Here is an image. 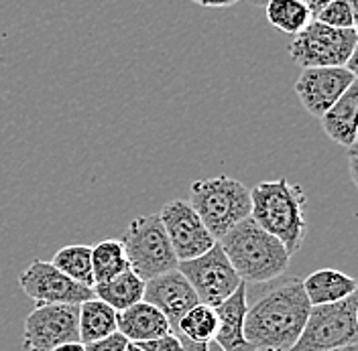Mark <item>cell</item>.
<instances>
[{"label": "cell", "instance_id": "7c38bea8", "mask_svg": "<svg viewBox=\"0 0 358 351\" xmlns=\"http://www.w3.org/2000/svg\"><path fill=\"white\" fill-rule=\"evenodd\" d=\"M357 77L346 67H306L301 69L295 94L308 114L320 118L348 89Z\"/></svg>", "mask_w": 358, "mask_h": 351}, {"label": "cell", "instance_id": "8fae6325", "mask_svg": "<svg viewBox=\"0 0 358 351\" xmlns=\"http://www.w3.org/2000/svg\"><path fill=\"white\" fill-rule=\"evenodd\" d=\"M159 218L179 262L198 258L216 244V238L208 232V227L203 225V221L189 201L183 199L167 201L161 207Z\"/></svg>", "mask_w": 358, "mask_h": 351}, {"label": "cell", "instance_id": "d4e9b609", "mask_svg": "<svg viewBox=\"0 0 358 351\" xmlns=\"http://www.w3.org/2000/svg\"><path fill=\"white\" fill-rule=\"evenodd\" d=\"M84 345H86V351H124L127 345H129V339L120 331H114V333L102 337V339L90 341V343H84Z\"/></svg>", "mask_w": 358, "mask_h": 351}, {"label": "cell", "instance_id": "e575fe53", "mask_svg": "<svg viewBox=\"0 0 358 351\" xmlns=\"http://www.w3.org/2000/svg\"><path fill=\"white\" fill-rule=\"evenodd\" d=\"M208 351H224V350L218 345V343H216V341H210V343H208Z\"/></svg>", "mask_w": 358, "mask_h": 351}, {"label": "cell", "instance_id": "ba28073f", "mask_svg": "<svg viewBox=\"0 0 358 351\" xmlns=\"http://www.w3.org/2000/svg\"><path fill=\"white\" fill-rule=\"evenodd\" d=\"M178 270L194 286L200 303L208 307L220 305L243 283L218 241L198 258L181 260Z\"/></svg>", "mask_w": 358, "mask_h": 351}, {"label": "cell", "instance_id": "44dd1931", "mask_svg": "<svg viewBox=\"0 0 358 351\" xmlns=\"http://www.w3.org/2000/svg\"><path fill=\"white\" fill-rule=\"evenodd\" d=\"M129 258L120 240H102L92 248V274L94 285L110 281L120 272L129 270Z\"/></svg>", "mask_w": 358, "mask_h": 351}, {"label": "cell", "instance_id": "d590c367", "mask_svg": "<svg viewBox=\"0 0 358 351\" xmlns=\"http://www.w3.org/2000/svg\"><path fill=\"white\" fill-rule=\"evenodd\" d=\"M332 351H358V343H355V345H346V348H338V350Z\"/></svg>", "mask_w": 358, "mask_h": 351}, {"label": "cell", "instance_id": "f546056e", "mask_svg": "<svg viewBox=\"0 0 358 351\" xmlns=\"http://www.w3.org/2000/svg\"><path fill=\"white\" fill-rule=\"evenodd\" d=\"M181 337V343H183V351H208V343H196V341H189L187 337L179 335Z\"/></svg>", "mask_w": 358, "mask_h": 351}, {"label": "cell", "instance_id": "836d02e7", "mask_svg": "<svg viewBox=\"0 0 358 351\" xmlns=\"http://www.w3.org/2000/svg\"><path fill=\"white\" fill-rule=\"evenodd\" d=\"M124 351H145L138 343H133V341H129V345H127V350Z\"/></svg>", "mask_w": 358, "mask_h": 351}, {"label": "cell", "instance_id": "5b68a950", "mask_svg": "<svg viewBox=\"0 0 358 351\" xmlns=\"http://www.w3.org/2000/svg\"><path fill=\"white\" fill-rule=\"evenodd\" d=\"M357 307L358 290L338 303L313 305L299 339L287 351H332L358 343Z\"/></svg>", "mask_w": 358, "mask_h": 351}, {"label": "cell", "instance_id": "2e32d148", "mask_svg": "<svg viewBox=\"0 0 358 351\" xmlns=\"http://www.w3.org/2000/svg\"><path fill=\"white\" fill-rule=\"evenodd\" d=\"M118 331L133 343L151 341L171 333L167 317L147 301H138L133 307L118 311Z\"/></svg>", "mask_w": 358, "mask_h": 351}, {"label": "cell", "instance_id": "e0dca14e", "mask_svg": "<svg viewBox=\"0 0 358 351\" xmlns=\"http://www.w3.org/2000/svg\"><path fill=\"white\" fill-rule=\"evenodd\" d=\"M301 283H303V290H306L312 307L313 305L338 303L358 290V283L352 276L334 270V268L315 270L310 276H306Z\"/></svg>", "mask_w": 358, "mask_h": 351}, {"label": "cell", "instance_id": "d6a6232c", "mask_svg": "<svg viewBox=\"0 0 358 351\" xmlns=\"http://www.w3.org/2000/svg\"><path fill=\"white\" fill-rule=\"evenodd\" d=\"M350 4V10H352V17H355V22L358 21V0H348Z\"/></svg>", "mask_w": 358, "mask_h": 351}, {"label": "cell", "instance_id": "9c48e42d", "mask_svg": "<svg viewBox=\"0 0 358 351\" xmlns=\"http://www.w3.org/2000/svg\"><path fill=\"white\" fill-rule=\"evenodd\" d=\"M69 341H80V305H35L27 315L24 351H51Z\"/></svg>", "mask_w": 358, "mask_h": 351}, {"label": "cell", "instance_id": "484cf974", "mask_svg": "<svg viewBox=\"0 0 358 351\" xmlns=\"http://www.w3.org/2000/svg\"><path fill=\"white\" fill-rule=\"evenodd\" d=\"M138 345L145 351H183L181 337L173 331L167 335H161L157 339H151V341H141Z\"/></svg>", "mask_w": 358, "mask_h": 351}, {"label": "cell", "instance_id": "277c9868", "mask_svg": "<svg viewBox=\"0 0 358 351\" xmlns=\"http://www.w3.org/2000/svg\"><path fill=\"white\" fill-rule=\"evenodd\" d=\"M189 203L216 241L236 223L250 218V189L228 175L194 181Z\"/></svg>", "mask_w": 358, "mask_h": 351}, {"label": "cell", "instance_id": "b9f144b4", "mask_svg": "<svg viewBox=\"0 0 358 351\" xmlns=\"http://www.w3.org/2000/svg\"><path fill=\"white\" fill-rule=\"evenodd\" d=\"M273 351H275V350H273Z\"/></svg>", "mask_w": 358, "mask_h": 351}, {"label": "cell", "instance_id": "4fadbf2b", "mask_svg": "<svg viewBox=\"0 0 358 351\" xmlns=\"http://www.w3.org/2000/svg\"><path fill=\"white\" fill-rule=\"evenodd\" d=\"M143 301L151 303L167 317L173 333H178L181 317L200 303L194 286L189 285V281L179 272L178 268L147 281Z\"/></svg>", "mask_w": 358, "mask_h": 351}, {"label": "cell", "instance_id": "f35d334b", "mask_svg": "<svg viewBox=\"0 0 358 351\" xmlns=\"http://www.w3.org/2000/svg\"><path fill=\"white\" fill-rule=\"evenodd\" d=\"M352 29H355V33H357V37H358V21L355 22V27H352Z\"/></svg>", "mask_w": 358, "mask_h": 351}, {"label": "cell", "instance_id": "5bb4252c", "mask_svg": "<svg viewBox=\"0 0 358 351\" xmlns=\"http://www.w3.org/2000/svg\"><path fill=\"white\" fill-rule=\"evenodd\" d=\"M246 297H248L246 283H241L226 301L214 307L218 317V329L214 335V341L224 351H259L245 337V317L248 308Z\"/></svg>", "mask_w": 358, "mask_h": 351}, {"label": "cell", "instance_id": "ab89813d", "mask_svg": "<svg viewBox=\"0 0 358 351\" xmlns=\"http://www.w3.org/2000/svg\"><path fill=\"white\" fill-rule=\"evenodd\" d=\"M357 323H358V307H357Z\"/></svg>", "mask_w": 358, "mask_h": 351}, {"label": "cell", "instance_id": "6da1fadb", "mask_svg": "<svg viewBox=\"0 0 358 351\" xmlns=\"http://www.w3.org/2000/svg\"><path fill=\"white\" fill-rule=\"evenodd\" d=\"M312 303L299 278H289L246 308L245 337L259 351H287L299 339Z\"/></svg>", "mask_w": 358, "mask_h": 351}, {"label": "cell", "instance_id": "7a4b0ae2", "mask_svg": "<svg viewBox=\"0 0 358 351\" xmlns=\"http://www.w3.org/2000/svg\"><path fill=\"white\" fill-rule=\"evenodd\" d=\"M243 283L263 285L287 272L291 254L252 218L236 223L218 240Z\"/></svg>", "mask_w": 358, "mask_h": 351}, {"label": "cell", "instance_id": "52a82bcc", "mask_svg": "<svg viewBox=\"0 0 358 351\" xmlns=\"http://www.w3.org/2000/svg\"><path fill=\"white\" fill-rule=\"evenodd\" d=\"M355 29H336L312 19L289 45L291 59L301 67H342L346 66L355 45Z\"/></svg>", "mask_w": 358, "mask_h": 351}, {"label": "cell", "instance_id": "74e56055", "mask_svg": "<svg viewBox=\"0 0 358 351\" xmlns=\"http://www.w3.org/2000/svg\"><path fill=\"white\" fill-rule=\"evenodd\" d=\"M346 151H348V154H358V142H355L352 147H348Z\"/></svg>", "mask_w": 358, "mask_h": 351}, {"label": "cell", "instance_id": "f1b7e54d", "mask_svg": "<svg viewBox=\"0 0 358 351\" xmlns=\"http://www.w3.org/2000/svg\"><path fill=\"white\" fill-rule=\"evenodd\" d=\"M348 171L355 187L358 189V154H348Z\"/></svg>", "mask_w": 358, "mask_h": 351}, {"label": "cell", "instance_id": "4dcf8cb0", "mask_svg": "<svg viewBox=\"0 0 358 351\" xmlns=\"http://www.w3.org/2000/svg\"><path fill=\"white\" fill-rule=\"evenodd\" d=\"M51 351H86V345L82 341H69V343H62Z\"/></svg>", "mask_w": 358, "mask_h": 351}, {"label": "cell", "instance_id": "8d00e7d4", "mask_svg": "<svg viewBox=\"0 0 358 351\" xmlns=\"http://www.w3.org/2000/svg\"><path fill=\"white\" fill-rule=\"evenodd\" d=\"M250 4H255V6H265L268 0H248Z\"/></svg>", "mask_w": 358, "mask_h": 351}, {"label": "cell", "instance_id": "9a60e30c", "mask_svg": "<svg viewBox=\"0 0 358 351\" xmlns=\"http://www.w3.org/2000/svg\"><path fill=\"white\" fill-rule=\"evenodd\" d=\"M324 132L340 147H352L358 138V80L320 116Z\"/></svg>", "mask_w": 358, "mask_h": 351}, {"label": "cell", "instance_id": "3957f363", "mask_svg": "<svg viewBox=\"0 0 358 351\" xmlns=\"http://www.w3.org/2000/svg\"><path fill=\"white\" fill-rule=\"evenodd\" d=\"M250 218L281 241L293 256L299 252L308 234L306 193L287 179L263 181L250 189Z\"/></svg>", "mask_w": 358, "mask_h": 351}, {"label": "cell", "instance_id": "ffe728a7", "mask_svg": "<svg viewBox=\"0 0 358 351\" xmlns=\"http://www.w3.org/2000/svg\"><path fill=\"white\" fill-rule=\"evenodd\" d=\"M267 21L281 33L295 37L313 19L303 0H268L265 4Z\"/></svg>", "mask_w": 358, "mask_h": 351}, {"label": "cell", "instance_id": "83f0119b", "mask_svg": "<svg viewBox=\"0 0 358 351\" xmlns=\"http://www.w3.org/2000/svg\"><path fill=\"white\" fill-rule=\"evenodd\" d=\"M344 67L358 80V43L355 45V49H352V53H350V57H348V61H346Z\"/></svg>", "mask_w": 358, "mask_h": 351}, {"label": "cell", "instance_id": "8992f818", "mask_svg": "<svg viewBox=\"0 0 358 351\" xmlns=\"http://www.w3.org/2000/svg\"><path fill=\"white\" fill-rule=\"evenodd\" d=\"M120 241L124 246L131 270L145 283L178 268L179 260L161 223L159 211L134 218L124 230Z\"/></svg>", "mask_w": 358, "mask_h": 351}, {"label": "cell", "instance_id": "60d3db41", "mask_svg": "<svg viewBox=\"0 0 358 351\" xmlns=\"http://www.w3.org/2000/svg\"><path fill=\"white\" fill-rule=\"evenodd\" d=\"M357 142H358V138H357Z\"/></svg>", "mask_w": 358, "mask_h": 351}, {"label": "cell", "instance_id": "30bf717a", "mask_svg": "<svg viewBox=\"0 0 358 351\" xmlns=\"http://www.w3.org/2000/svg\"><path fill=\"white\" fill-rule=\"evenodd\" d=\"M22 292L35 305H82L94 297L92 286H84L66 276L51 262L33 260L19 276Z\"/></svg>", "mask_w": 358, "mask_h": 351}, {"label": "cell", "instance_id": "4316f807", "mask_svg": "<svg viewBox=\"0 0 358 351\" xmlns=\"http://www.w3.org/2000/svg\"><path fill=\"white\" fill-rule=\"evenodd\" d=\"M194 4H200L206 8H228V6H234L238 4L241 0H192Z\"/></svg>", "mask_w": 358, "mask_h": 351}, {"label": "cell", "instance_id": "1f68e13d", "mask_svg": "<svg viewBox=\"0 0 358 351\" xmlns=\"http://www.w3.org/2000/svg\"><path fill=\"white\" fill-rule=\"evenodd\" d=\"M303 2L308 4V8L312 10V15L315 17V15H317V13H320L328 2H332V0H303Z\"/></svg>", "mask_w": 358, "mask_h": 351}, {"label": "cell", "instance_id": "d6986e66", "mask_svg": "<svg viewBox=\"0 0 358 351\" xmlns=\"http://www.w3.org/2000/svg\"><path fill=\"white\" fill-rule=\"evenodd\" d=\"M118 331V311L92 297L80 305V341L90 343Z\"/></svg>", "mask_w": 358, "mask_h": 351}, {"label": "cell", "instance_id": "7402d4cb", "mask_svg": "<svg viewBox=\"0 0 358 351\" xmlns=\"http://www.w3.org/2000/svg\"><path fill=\"white\" fill-rule=\"evenodd\" d=\"M51 264L62 270L71 281L84 286H94L92 274V248L86 244H69L57 250L51 258Z\"/></svg>", "mask_w": 358, "mask_h": 351}, {"label": "cell", "instance_id": "ac0fdd59", "mask_svg": "<svg viewBox=\"0 0 358 351\" xmlns=\"http://www.w3.org/2000/svg\"><path fill=\"white\" fill-rule=\"evenodd\" d=\"M94 297L108 303L114 311H124L133 307L134 303L143 301L145 297V281L134 272V270H124L118 276L104 283H96L92 286Z\"/></svg>", "mask_w": 358, "mask_h": 351}, {"label": "cell", "instance_id": "603a6c76", "mask_svg": "<svg viewBox=\"0 0 358 351\" xmlns=\"http://www.w3.org/2000/svg\"><path fill=\"white\" fill-rule=\"evenodd\" d=\"M218 329V317L214 307H208L203 303H198L194 308H189L178 325V335L187 337L196 343H210L214 341V335Z\"/></svg>", "mask_w": 358, "mask_h": 351}, {"label": "cell", "instance_id": "cb8c5ba5", "mask_svg": "<svg viewBox=\"0 0 358 351\" xmlns=\"http://www.w3.org/2000/svg\"><path fill=\"white\" fill-rule=\"evenodd\" d=\"M313 19L324 22V24L336 27V29H352L355 27V17H352L348 0H332V2H328Z\"/></svg>", "mask_w": 358, "mask_h": 351}]
</instances>
